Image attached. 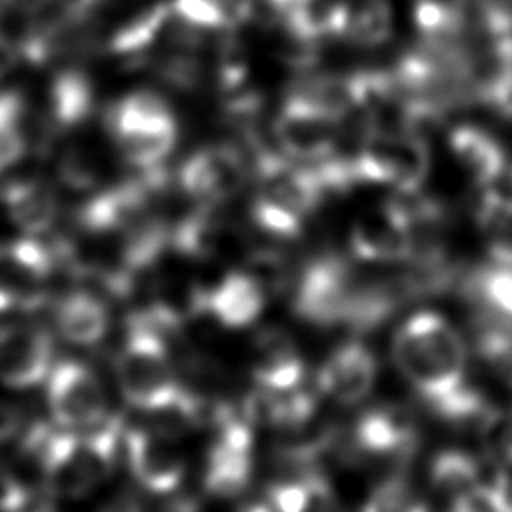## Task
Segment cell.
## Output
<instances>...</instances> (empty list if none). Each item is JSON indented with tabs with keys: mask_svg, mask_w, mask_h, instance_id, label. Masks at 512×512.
<instances>
[{
	"mask_svg": "<svg viewBox=\"0 0 512 512\" xmlns=\"http://www.w3.org/2000/svg\"><path fill=\"white\" fill-rule=\"evenodd\" d=\"M392 356L404 380L442 420L478 424L490 408L468 380L464 338L440 312L412 314L394 334Z\"/></svg>",
	"mask_w": 512,
	"mask_h": 512,
	"instance_id": "cell-1",
	"label": "cell"
},
{
	"mask_svg": "<svg viewBox=\"0 0 512 512\" xmlns=\"http://www.w3.org/2000/svg\"><path fill=\"white\" fill-rule=\"evenodd\" d=\"M124 430L120 414H108L84 430L52 432L38 426L28 432L24 452L36 462L42 482L54 498H80L114 472Z\"/></svg>",
	"mask_w": 512,
	"mask_h": 512,
	"instance_id": "cell-2",
	"label": "cell"
},
{
	"mask_svg": "<svg viewBox=\"0 0 512 512\" xmlns=\"http://www.w3.org/2000/svg\"><path fill=\"white\" fill-rule=\"evenodd\" d=\"M116 380L124 400L150 414H170L186 396V386L170 360L166 336L134 318L128 320L116 358Z\"/></svg>",
	"mask_w": 512,
	"mask_h": 512,
	"instance_id": "cell-3",
	"label": "cell"
},
{
	"mask_svg": "<svg viewBox=\"0 0 512 512\" xmlns=\"http://www.w3.org/2000/svg\"><path fill=\"white\" fill-rule=\"evenodd\" d=\"M108 126L122 156L138 170L160 168L176 146V118L160 94L134 90L108 114Z\"/></svg>",
	"mask_w": 512,
	"mask_h": 512,
	"instance_id": "cell-4",
	"label": "cell"
},
{
	"mask_svg": "<svg viewBox=\"0 0 512 512\" xmlns=\"http://www.w3.org/2000/svg\"><path fill=\"white\" fill-rule=\"evenodd\" d=\"M356 182H374L394 192L420 190L430 172V150L420 132L408 128L368 130L358 152L348 158Z\"/></svg>",
	"mask_w": 512,
	"mask_h": 512,
	"instance_id": "cell-5",
	"label": "cell"
},
{
	"mask_svg": "<svg viewBox=\"0 0 512 512\" xmlns=\"http://www.w3.org/2000/svg\"><path fill=\"white\" fill-rule=\"evenodd\" d=\"M344 118L312 102L294 88L286 94L274 122L278 150L302 164H316L334 156Z\"/></svg>",
	"mask_w": 512,
	"mask_h": 512,
	"instance_id": "cell-6",
	"label": "cell"
},
{
	"mask_svg": "<svg viewBox=\"0 0 512 512\" xmlns=\"http://www.w3.org/2000/svg\"><path fill=\"white\" fill-rule=\"evenodd\" d=\"M460 76L466 96L512 114V32L466 36L460 44Z\"/></svg>",
	"mask_w": 512,
	"mask_h": 512,
	"instance_id": "cell-7",
	"label": "cell"
},
{
	"mask_svg": "<svg viewBox=\"0 0 512 512\" xmlns=\"http://www.w3.org/2000/svg\"><path fill=\"white\" fill-rule=\"evenodd\" d=\"M46 404L62 428L84 430L108 416V398L98 374L78 360H62L46 376Z\"/></svg>",
	"mask_w": 512,
	"mask_h": 512,
	"instance_id": "cell-8",
	"label": "cell"
},
{
	"mask_svg": "<svg viewBox=\"0 0 512 512\" xmlns=\"http://www.w3.org/2000/svg\"><path fill=\"white\" fill-rule=\"evenodd\" d=\"M254 432L242 414H226L216 424V436L206 456L204 488L216 498L240 496L252 476Z\"/></svg>",
	"mask_w": 512,
	"mask_h": 512,
	"instance_id": "cell-9",
	"label": "cell"
},
{
	"mask_svg": "<svg viewBox=\"0 0 512 512\" xmlns=\"http://www.w3.org/2000/svg\"><path fill=\"white\" fill-rule=\"evenodd\" d=\"M52 254L30 238L0 244V312H28L48 296Z\"/></svg>",
	"mask_w": 512,
	"mask_h": 512,
	"instance_id": "cell-10",
	"label": "cell"
},
{
	"mask_svg": "<svg viewBox=\"0 0 512 512\" xmlns=\"http://www.w3.org/2000/svg\"><path fill=\"white\" fill-rule=\"evenodd\" d=\"M246 180L248 162L234 144H206L192 152L178 172L182 192L198 204L220 206L234 198Z\"/></svg>",
	"mask_w": 512,
	"mask_h": 512,
	"instance_id": "cell-11",
	"label": "cell"
},
{
	"mask_svg": "<svg viewBox=\"0 0 512 512\" xmlns=\"http://www.w3.org/2000/svg\"><path fill=\"white\" fill-rule=\"evenodd\" d=\"M420 442L414 416L400 404H376L364 410L352 428V448L368 458L406 460Z\"/></svg>",
	"mask_w": 512,
	"mask_h": 512,
	"instance_id": "cell-12",
	"label": "cell"
},
{
	"mask_svg": "<svg viewBox=\"0 0 512 512\" xmlns=\"http://www.w3.org/2000/svg\"><path fill=\"white\" fill-rule=\"evenodd\" d=\"M124 450L134 480L146 492L166 496L182 484L186 462L166 432L152 428L124 430Z\"/></svg>",
	"mask_w": 512,
	"mask_h": 512,
	"instance_id": "cell-13",
	"label": "cell"
},
{
	"mask_svg": "<svg viewBox=\"0 0 512 512\" xmlns=\"http://www.w3.org/2000/svg\"><path fill=\"white\" fill-rule=\"evenodd\" d=\"M348 242L354 258L374 264L408 262L414 252V232L392 202L358 218Z\"/></svg>",
	"mask_w": 512,
	"mask_h": 512,
	"instance_id": "cell-14",
	"label": "cell"
},
{
	"mask_svg": "<svg viewBox=\"0 0 512 512\" xmlns=\"http://www.w3.org/2000/svg\"><path fill=\"white\" fill-rule=\"evenodd\" d=\"M378 362L374 352L360 340L336 346L316 374L318 390L344 406L362 402L374 388Z\"/></svg>",
	"mask_w": 512,
	"mask_h": 512,
	"instance_id": "cell-15",
	"label": "cell"
},
{
	"mask_svg": "<svg viewBox=\"0 0 512 512\" xmlns=\"http://www.w3.org/2000/svg\"><path fill=\"white\" fill-rule=\"evenodd\" d=\"M52 368V338L34 324L0 326V382L30 388Z\"/></svg>",
	"mask_w": 512,
	"mask_h": 512,
	"instance_id": "cell-16",
	"label": "cell"
},
{
	"mask_svg": "<svg viewBox=\"0 0 512 512\" xmlns=\"http://www.w3.org/2000/svg\"><path fill=\"white\" fill-rule=\"evenodd\" d=\"M170 246L194 260H214L242 246L240 228L220 212L218 204H198L170 232Z\"/></svg>",
	"mask_w": 512,
	"mask_h": 512,
	"instance_id": "cell-17",
	"label": "cell"
},
{
	"mask_svg": "<svg viewBox=\"0 0 512 512\" xmlns=\"http://www.w3.org/2000/svg\"><path fill=\"white\" fill-rule=\"evenodd\" d=\"M304 360L288 332L282 328H262L252 338L250 374L260 388L290 390L304 382Z\"/></svg>",
	"mask_w": 512,
	"mask_h": 512,
	"instance_id": "cell-18",
	"label": "cell"
},
{
	"mask_svg": "<svg viewBox=\"0 0 512 512\" xmlns=\"http://www.w3.org/2000/svg\"><path fill=\"white\" fill-rule=\"evenodd\" d=\"M266 296V288L250 270H232L204 288V314L224 328H246L264 312Z\"/></svg>",
	"mask_w": 512,
	"mask_h": 512,
	"instance_id": "cell-19",
	"label": "cell"
},
{
	"mask_svg": "<svg viewBox=\"0 0 512 512\" xmlns=\"http://www.w3.org/2000/svg\"><path fill=\"white\" fill-rule=\"evenodd\" d=\"M448 148L458 166L476 186L490 188L506 170V154L502 144L480 126H456L448 134Z\"/></svg>",
	"mask_w": 512,
	"mask_h": 512,
	"instance_id": "cell-20",
	"label": "cell"
},
{
	"mask_svg": "<svg viewBox=\"0 0 512 512\" xmlns=\"http://www.w3.org/2000/svg\"><path fill=\"white\" fill-rule=\"evenodd\" d=\"M0 198L8 218L26 234L46 232L58 212L54 188L40 178L10 182L2 188Z\"/></svg>",
	"mask_w": 512,
	"mask_h": 512,
	"instance_id": "cell-21",
	"label": "cell"
},
{
	"mask_svg": "<svg viewBox=\"0 0 512 512\" xmlns=\"http://www.w3.org/2000/svg\"><path fill=\"white\" fill-rule=\"evenodd\" d=\"M110 326L106 304L90 290H74L56 304V328L76 346L98 344Z\"/></svg>",
	"mask_w": 512,
	"mask_h": 512,
	"instance_id": "cell-22",
	"label": "cell"
},
{
	"mask_svg": "<svg viewBox=\"0 0 512 512\" xmlns=\"http://www.w3.org/2000/svg\"><path fill=\"white\" fill-rule=\"evenodd\" d=\"M94 88L90 78L78 68L60 70L48 86L46 120L54 132L80 126L92 112Z\"/></svg>",
	"mask_w": 512,
	"mask_h": 512,
	"instance_id": "cell-23",
	"label": "cell"
},
{
	"mask_svg": "<svg viewBox=\"0 0 512 512\" xmlns=\"http://www.w3.org/2000/svg\"><path fill=\"white\" fill-rule=\"evenodd\" d=\"M334 504V492L330 482L316 470V466H304L296 476L270 484L264 492V508L282 512L324 510Z\"/></svg>",
	"mask_w": 512,
	"mask_h": 512,
	"instance_id": "cell-24",
	"label": "cell"
},
{
	"mask_svg": "<svg viewBox=\"0 0 512 512\" xmlns=\"http://www.w3.org/2000/svg\"><path fill=\"white\" fill-rule=\"evenodd\" d=\"M172 20V4L156 2L116 26L106 40V50L118 56H142L166 34Z\"/></svg>",
	"mask_w": 512,
	"mask_h": 512,
	"instance_id": "cell-25",
	"label": "cell"
},
{
	"mask_svg": "<svg viewBox=\"0 0 512 512\" xmlns=\"http://www.w3.org/2000/svg\"><path fill=\"white\" fill-rule=\"evenodd\" d=\"M476 226L490 258L512 264V196L488 188L476 204Z\"/></svg>",
	"mask_w": 512,
	"mask_h": 512,
	"instance_id": "cell-26",
	"label": "cell"
},
{
	"mask_svg": "<svg viewBox=\"0 0 512 512\" xmlns=\"http://www.w3.org/2000/svg\"><path fill=\"white\" fill-rule=\"evenodd\" d=\"M428 476L432 490L444 496L450 508L484 480L480 462L472 454L456 448L438 452L430 462Z\"/></svg>",
	"mask_w": 512,
	"mask_h": 512,
	"instance_id": "cell-27",
	"label": "cell"
},
{
	"mask_svg": "<svg viewBox=\"0 0 512 512\" xmlns=\"http://www.w3.org/2000/svg\"><path fill=\"white\" fill-rule=\"evenodd\" d=\"M174 14L200 30H232L254 14V0H170Z\"/></svg>",
	"mask_w": 512,
	"mask_h": 512,
	"instance_id": "cell-28",
	"label": "cell"
},
{
	"mask_svg": "<svg viewBox=\"0 0 512 512\" xmlns=\"http://www.w3.org/2000/svg\"><path fill=\"white\" fill-rule=\"evenodd\" d=\"M392 6L388 0L348 2L342 38L356 46H380L392 36Z\"/></svg>",
	"mask_w": 512,
	"mask_h": 512,
	"instance_id": "cell-29",
	"label": "cell"
},
{
	"mask_svg": "<svg viewBox=\"0 0 512 512\" xmlns=\"http://www.w3.org/2000/svg\"><path fill=\"white\" fill-rule=\"evenodd\" d=\"M412 18L422 42L450 46L464 38L462 20L452 0H416Z\"/></svg>",
	"mask_w": 512,
	"mask_h": 512,
	"instance_id": "cell-30",
	"label": "cell"
},
{
	"mask_svg": "<svg viewBox=\"0 0 512 512\" xmlns=\"http://www.w3.org/2000/svg\"><path fill=\"white\" fill-rule=\"evenodd\" d=\"M472 292L504 320H512V264L494 262L472 274Z\"/></svg>",
	"mask_w": 512,
	"mask_h": 512,
	"instance_id": "cell-31",
	"label": "cell"
},
{
	"mask_svg": "<svg viewBox=\"0 0 512 512\" xmlns=\"http://www.w3.org/2000/svg\"><path fill=\"white\" fill-rule=\"evenodd\" d=\"M484 454L498 466H512V408H488L478 420Z\"/></svg>",
	"mask_w": 512,
	"mask_h": 512,
	"instance_id": "cell-32",
	"label": "cell"
},
{
	"mask_svg": "<svg viewBox=\"0 0 512 512\" xmlns=\"http://www.w3.org/2000/svg\"><path fill=\"white\" fill-rule=\"evenodd\" d=\"M24 98L16 90L0 92V172L14 164L24 150Z\"/></svg>",
	"mask_w": 512,
	"mask_h": 512,
	"instance_id": "cell-33",
	"label": "cell"
},
{
	"mask_svg": "<svg viewBox=\"0 0 512 512\" xmlns=\"http://www.w3.org/2000/svg\"><path fill=\"white\" fill-rule=\"evenodd\" d=\"M426 504L410 484V480L402 474H392L380 480L368 494L364 502V510L368 512H410L424 510Z\"/></svg>",
	"mask_w": 512,
	"mask_h": 512,
	"instance_id": "cell-34",
	"label": "cell"
},
{
	"mask_svg": "<svg viewBox=\"0 0 512 512\" xmlns=\"http://www.w3.org/2000/svg\"><path fill=\"white\" fill-rule=\"evenodd\" d=\"M60 180L74 190H88L100 178V160L88 146L76 144L64 150L58 162Z\"/></svg>",
	"mask_w": 512,
	"mask_h": 512,
	"instance_id": "cell-35",
	"label": "cell"
},
{
	"mask_svg": "<svg viewBox=\"0 0 512 512\" xmlns=\"http://www.w3.org/2000/svg\"><path fill=\"white\" fill-rule=\"evenodd\" d=\"M476 350L492 372L512 386V332L504 328H484L476 336Z\"/></svg>",
	"mask_w": 512,
	"mask_h": 512,
	"instance_id": "cell-36",
	"label": "cell"
},
{
	"mask_svg": "<svg viewBox=\"0 0 512 512\" xmlns=\"http://www.w3.org/2000/svg\"><path fill=\"white\" fill-rule=\"evenodd\" d=\"M30 494L26 486L8 470H0V510L24 508Z\"/></svg>",
	"mask_w": 512,
	"mask_h": 512,
	"instance_id": "cell-37",
	"label": "cell"
},
{
	"mask_svg": "<svg viewBox=\"0 0 512 512\" xmlns=\"http://www.w3.org/2000/svg\"><path fill=\"white\" fill-rule=\"evenodd\" d=\"M106 0H52L54 10L78 24H90L94 14L104 6Z\"/></svg>",
	"mask_w": 512,
	"mask_h": 512,
	"instance_id": "cell-38",
	"label": "cell"
},
{
	"mask_svg": "<svg viewBox=\"0 0 512 512\" xmlns=\"http://www.w3.org/2000/svg\"><path fill=\"white\" fill-rule=\"evenodd\" d=\"M22 430V412L12 404L0 402V444L10 442Z\"/></svg>",
	"mask_w": 512,
	"mask_h": 512,
	"instance_id": "cell-39",
	"label": "cell"
},
{
	"mask_svg": "<svg viewBox=\"0 0 512 512\" xmlns=\"http://www.w3.org/2000/svg\"><path fill=\"white\" fill-rule=\"evenodd\" d=\"M52 0H0L2 6H6L8 10L14 12H22V14H36L42 12L44 8L50 6Z\"/></svg>",
	"mask_w": 512,
	"mask_h": 512,
	"instance_id": "cell-40",
	"label": "cell"
},
{
	"mask_svg": "<svg viewBox=\"0 0 512 512\" xmlns=\"http://www.w3.org/2000/svg\"><path fill=\"white\" fill-rule=\"evenodd\" d=\"M266 2H268V6L274 10V14H280V12L292 8V6L300 4V2H306V0H266Z\"/></svg>",
	"mask_w": 512,
	"mask_h": 512,
	"instance_id": "cell-41",
	"label": "cell"
},
{
	"mask_svg": "<svg viewBox=\"0 0 512 512\" xmlns=\"http://www.w3.org/2000/svg\"><path fill=\"white\" fill-rule=\"evenodd\" d=\"M508 510H512V482L508 480Z\"/></svg>",
	"mask_w": 512,
	"mask_h": 512,
	"instance_id": "cell-42",
	"label": "cell"
}]
</instances>
